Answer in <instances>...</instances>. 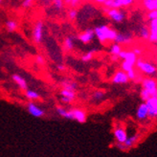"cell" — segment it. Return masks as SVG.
Wrapping results in <instances>:
<instances>
[{
    "label": "cell",
    "instance_id": "603a6c76",
    "mask_svg": "<svg viewBox=\"0 0 157 157\" xmlns=\"http://www.w3.org/2000/svg\"><path fill=\"white\" fill-rule=\"evenodd\" d=\"M121 52H122V49H121L120 44H117L114 42L109 45V53L113 55V56H120Z\"/></svg>",
    "mask_w": 157,
    "mask_h": 157
},
{
    "label": "cell",
    "instance_id": "f546056e",
    "mask_svg": "<svg viewBox=\"0 0 157 157\" xmlns=\"http://www.w3.org/2000/svg\"><path fill=\"white\" fill-rule=\"evenodd\" d=\"M36 62L39 64H43L44 63V59L41 57V56H37L36 58Z\"/></svg>",
    "mask_w": 157,
    "mask_h": 157
},
{
    "label": "cell",
    "instance_id": "30bf717a",
    "mask_svg": "<svg viewBox=\"0 0 157 157\" xmlns=\"http://www.w3.org/2000/svg\"><path fill=\"white\" fill-rule=\"evenodd\" d=\"M26 108H27V111L29 112V114L36 117V118H42L45 116V111L40 106L36 105L32 101H30L29 103H27Z\"/></svg>",
    "mask_w": 157,
    "mask_h": 157
},
{
    "label": "cell",
    "instance_id": "f1b7e54d",
    "mask_svg": "<svg viewBox=\"0 0 157 157\" xmlns=\"http://www.w3.org/2000/svg\"><path fill=\"white\" fill-rule=\"evenodd\" d=\"M78 1H80V0H65V3L70 4V5H72V6H75L76 4H78Z\"/></svg>",
    "mask_w": 157,
    "mask_h": 157
},
{
    "label": "cell",
    "instance_id": "d4e9b609",
    "mask_svg": "<svg viewBox=\"0 0 157 157\" xmlns=\"http://www.w3.org/2000/svg\"><path fill=\"white\" fill-rule=\"evenodd\" d=\"M53 1L54 0H36V5L40 8H43V9H46L53 3Z\"/></svg>",
    "mask_w": 157,
    "mask_h": 157
},
{
    "label": "cell",
    "instance_id": "ac0fdd59",
    "mask_svg": "<svg viewBox=\"0 0 157 157\" xmlns=\"http://www.w3.org/2000/svg\"><path fill=\"white\" fill-rule=\"evenodd\" d=\"M139 139H140V134H138V133H134L131 136H128L127 140L124 141V143H123L124 147V151H128L130 148H132L139 142Z\"/></svg>",
    "mask_w": 157,
    "mask_h": 157
},
{
    "label": "cell",
    "instance_id": "d6986e66",
    "mask_svg": "<svg viewBox=\"0 0 157 157\" xmlns=\"http://www.w3.org/2000/svg\"><path fill=\"white\" fill-rule=\"evenodd\" d=\"M12 78H13V81L18 85V87L20 89L25 91L28 88V84H27V82H26V80L24 78V77H22L19 74H13L12 76Z\"/></svg>",
    "mask_w": 157,
    "mask_h": 157
},
{
    "label": "cell",
    "instance_id": "52a82bcc",
    "mask_svg": "<svg viewBox=\"0 0 157 157\" xmlns=\"http://www.w3.org/2000/svg\"><path fill=\"white\" fill-rule=\"evenodd\" d=\"M32 37L33 40L36 44H40L43 42L44 39V23L42 20H37L33 28L32 32Z\"/></svg>",
    "mask_w": 157,
    "mask_h": 157
},
{
    "label": "cell",
    "instance_id": "5b68a950",
    "mask_svg": "<svg viewBox=\"0 0 157 157\" xmlns=\"http://www.w3.org/2000/svg\"><path fill=\"white\" fill-rule=\"evenodd\" d=\"M137 67L141 72L148 78H157V66L151 60H138Z\"/></svg>",
    "mask_w": 157,
    "mask_h": 157
},
{
    "label": "cell",
    "instance_id": "8fae6325",
    "mask_svg": "<svg viewBox=\"0 0 157 157\" xmlns=\"http://www.w3.org/2000/svg\"><path fill=\"white\" fill-rule=\"evenodd\" d=\"M113 135L116 140V143H124V141L128 138V132L125 128L122 125H117L113 129Z\"/></svg>",
    "mask_w": 157,
    "mask_h": 157
},
{
    "label": "cell",
    "instance_id": "3957f363",
    "mask_svg": "<svg viewBox=\"0 0 157 157\" xmlns=\"http://www.w3.org/2000/svg\"><path fill=\"white\" fill-rule=\"evenodd\" d=\"M96 38L100 42H106L113 40L115 36V30L106 24H99L93 28Z\"/></svg>",
    "mask_w": 157,
    "mask_h": 157
},
{
    "label": "cell",
    "instance_id": "5bb4252c",
    "mask_svg": "<svg viewBox=\"0 0 157 157\" xmlns=\"http://www.w3.org/2000/svg\"><path fill=\"white\" fill-rule=\"evenodd\" d=\"M129 81V78L128 77L127 72L123 71V70H120V71H117L114 76L112 77V82L114 84H118V85H121V84H125L128 83Z\"/></svg>",
    "mask_w": 157,
    "mask_h": 157
},
{
    "label": "cell",
    "instance_id": "7c38bea8",
    "mask_svg": "<svg viewBox=\"0 0 157 157\" xmlns=\"http://www.w3.org/2000/svg\"><path fill=\"white\" fill-rule=\"evenodd\" d=\"M148 110V118L150 119H156L157 118V98H150L146 101Z\"/></svg>",
    "mask_w": 157,
    "mask_h": 157
},
{
    "label": "cell",
    "instance_id": "277c9868",
    "mask_svg": "<svg viewBox=\"0 0 157 157\" xmlns=\"http://www.w3.org/2000/svg\"><path fill=\"white\" fill-rule=\"evenodd\" d=\"M128 11L124 7L121 8H112L109 9L106 13L108 19L115 25H122L128 18Z\"/></svg>",
    "mask_w": 157,
    "mask_h": 157
},
{
    "label": "cell",
    "instance_id": "4316f807",
    "mask_svg": "<svg viewBox=\"0 0 157 157\" xmlns=\"http://www.w3.org/2000/svg\"><path fill=\"white\" fill-rule=\"evenodd\" d=\"M77 13H78V10L75 9V8H72V9H70L67 13V15H68V18L70 20H75L76 17H77Z\"/></svg>",
    "mask_w": 157,
    "mask_h": 157
},
{
    "label": "cell",
    "instance_id": "ffe728a7",
    "mask_svg": "<svg viewBox=\"0 0 157 157\" xmlns=\"http://www.w3.org/2000/svg\"><path fill=\"white\" fill-rule=\"evenodd\" d=\"M5 28L9 33H13L18 29V22L14 19H7L5 21Z\"/></svg>",
    "mask_w": 157,
    "mask_h": 157
},
{
    "label": "cell",
    "instance_id": "4fadbf2b",
    "mask_svg": "<svg viewBox=\"0 0 157 157\" xmlns=\"http://www.w3.org/2000/svg\"><path fill=\"white\" fill-rule=\"evenodd\" d=\"M60 95V101L64 105H69L71 104L72 101L76 99V92L71 91V90H67L62 88L59 92Z\"/></svg>",
    "mask_w": 157,
    "mask_h": 157
},
{
    "label": "cell",
    "instance_id": "e0dca14e",
    "mask_svg": "<svg viewBox=\"0 0 157 157\" xmlns=\"http://www.w3.org/2000/svg\"><path fill=\"white\" fill-rule=\"evenodd\" d=\"M133 2V0H106L105 5L112 9V8H121L128 6Z\"/></svg>",
    "mask_w": 157,
    "mask_h": 157
},
{
    "label": "cell",
    "instance_id": "cb8c5ba5",
    "mask_svg": "<svg viewBox=\"0 0 157 157\" xmlns=\"http://www.w3.org/2000/svg\"><path fill=\"white\" fill-rule=\"evenodd\" d=\"M104 98H105V92L101 90H97L92 94V100L94 101H99L101 100H103Z\"/></svg>",
    "mask_w": 157,
    "mask_h": 157
},
{
    "label": "cell",
    "instance_id": "7a4b0ae2",
    "mask_svg": "<svg viewBox=\"0 0 157 157\" xmlns=\"http://www.w3.org/2000/svg\"><path fill=\"white\" fill-rule=\"evenodd\" d=\"M140 95L145 101L150 98H157V82L155 78H147L143 80L142 90H141Z\"/></svg>",
    "mask_w": 157,
    "mask_h": 157
},
{
    "label": "cell",
    "instance_id": "44dd1931",
    "mask_svg": "<svg viewBox=\"0 0 157 157\" xmlns=\"http://www.w3.org/2000/svg\"><path fill=\"white\" fill-rule=\"evenodd\" d=\"M25 97L29 100V101H37L38 99H40V95L36 91V90H33V89H29L27 88L25 90Z\"/></svg>",
    "mask_w": 157,
    "mask_h": 157
},
{
    "label": "cell",
    "instance_id": "4dcf8cb0",
    "mask_svg": "<svg viewBox=\"0 0 157 157\" xmlns=\"http://www.w3.org/2000/svg\"><path fill=\"white\" fill-rule=\"evenodd\" d=\"M5 1H6V0H0V6H2Z\"/></svg>",
    "mask_w": 157,
    "mask_h": 157
},
{
    "label": "cell",
    "instance_id": "2e32d148",
    "mask_svg": "<svg viewBox=\"0 0 157 157\" xmlns=\"http://www.w3.org/2000/svg\"><path fill=\"white\" fill-rule=\"evenodd\" d=\"M136 118L139 121H146L147 119H148V110L146 103L139 105V106L137 107Z\"/></svg>",
    "mask_w": 157,
    "mask_h": 157
},
{
    "label": "cell",
    "instance_id": "6da1fadb",
    "mask_svg": "<svg viewBox=\"0 0 157 157\" xmlns=\"http://www.w3.org/2000/svg\"><path fill=\"white\" fill-rule=\"evenodd\" d=\"M57 113L64 119L67 120H72L76 121L80 124H83L86 122L87 119V115L86 112L82 108H71V109H66L62 106H57L56 108Z\"/></svg>",
    "mask_w": 157,
    "mask_h": 157
},
{
    "label": "cell",
    "instance_id": "ba28073f",
    "mask_svg": "<svg viewBox=\"0 0 157 157\" xmlns=\"http://www.w3.org/2000/svg\"><path fill=\"white\" fill-rule=\"evenodd\" d=\"M133 39V35L129 30H120L119 32L115 31L113 41L117 44L128 43Z\"/></svg>",
    "mask_w": 157,
    "mask_h": 157
},
{
    "label": "cell",
    "instance_id": "9a60e30c",
    "mask_svg": "<svg viewBox=\"0 0 157 157\" xmlns=\"http://www.w3.org/2000/svg\"><path fill=\"white\" fill-rule=\"evenodd\" d=\"M78 40V36L76 35H68L65 36L63 40V46L64 48L68 51H73L77 47V42Z\"/></svg>",
    "mask_w": 157,
    "mask_h": 157
},
{
    "label": "cell",
    "instance_id": "484cf974",
    "mask_svg": "<svg viewBox=\"0 0 157 157\" xmlns=\"http://www.w3.org/2000/svg\"><path fill=\"white\" fill-rule=\"evenodd\" d=\"M93 53H94V50H90L88 52H86L82 55V61H89L92 59V57H93Z\"/></svg>",
    "mask_w": 157,
    "mask_h": 157
},
{
    "label": "cell",
    "instance_id": "9c48e42d",
    "mask_svg": "<svg viewBox=\"0 0 157 157\" xmlns=\"http://www.w3.org/2000/svg\"><path fill=\"white\" fill-rule=\"evenodd\" d=\"M78 41L82 42V44L86 45V44L91 43L94 39L96 38L93 28H86L85 30H83V32L78 35Z\"/></svg>",
    "mask_w": 157,
    "mask_h": 157
},
{
    "label": "cell",
    "instance_id": "7402d4cb",
    "mask_svg": "<svg viewBox=\"0 0 157 157\" xmlns=\"http://www.w3.org/2000/svg\"><path fill=\"white\" fill-rule=\"evenodd\" d=\"M61 85H62V88L67 89V90H71V91H75V92H76V90L78 88V83L71 81V80L63 81L61 83Z\"/></svg>",
    "mask_w": 157,
    "mask_h": 157
},
{
    "label": "cell",
    "instance_id": "83f0119b",
    "mask_svg": "<svg viewBox=\"0 0 157 157\" xmlns=\"http://www.w3.org/2000/svg\"><path fill=\"white\" fill-rule=\"evenodd\" d=\"M34 0H23L22 1V7L24 8V9H28L31 6H32V3H33Z\"/></svg>",
    "mask_w": 157,
    "mask_h": 157
},
{
    "label": "cell",
    "instance_id": "8992f818",
    "mask_svg": "<svg viewBox=\"0 0 157 157\" xmlns=\"http://www.w3.org/2000/svg\"><path fill=\"white\" fill-rule=\"evenodd\" d=\"M46 14L51 17H56L61 14L64 10V1L63 0H54L53 3L46 8Z\"/></svg>",
    "mask_w": 157,
    "mask_h": 157
}]
</instances>
